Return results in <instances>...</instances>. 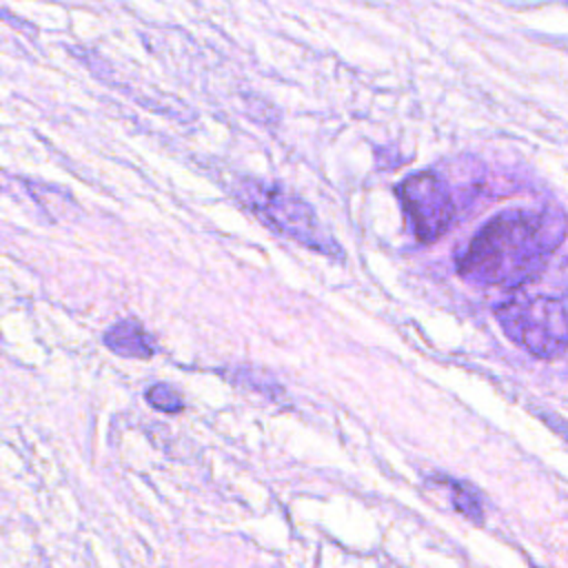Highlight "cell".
<instances>
[{"label":"cell","instance_id":"cell-4","mask_svg":"<svg viewBox=\"0 0 568 568\" xmlns=\"http://www.w3.org/2000/svg\"><path fill=\"white\" fill-rule=\"evenodd\" d=\"M402 209L419 242H435L442 237L455 215V204L446 182L433 173L422 171L406 178L397 189Z\"/></svg>","mask_w":568,"mask_h":568},{"label":"cell","instance_id":"cell-6","mask_svg":"<svg viewBox=\"0 0 568 568\" xmlns=\"http://www.w3.org/2000/svg\"><path fill=\"white\" fill-rule=\"evenodd\" d=\"M446 486L450 490V501L453 506L468 519L473 521H481V515H484V508H481V501L477 497V493L466 486V484H459V481H453V479H446Z\"/></svg>","mask_w":568,"mask_h":568},{"label":"cell","instance_id":"cell-5","mask_svg":"<svg viewBox=\"0 0 568 568\" xmlns=\"http://www.w3.org/2000/svg\"><path fill=\"white\" fill-rule=\"evenodd\" d=\"M104 344L120 357L149 359L155 353V344L144 326L135 320H120L104 333Z\"/></svg>","mask_w":568,"mask_h":568},{"label":"cell","instance_id":"cell-2","mask_svg":"<svg viewBox=\"0 0 568 568\" xmlns=\"http://www.w3.org/2000/svg\"><path fill=\"white\" fill-rule=\"evenodd\" d=\"M501 331L535 357H555L568 348V300L561 295H515L497 306Z\"/></svg>","mask_w":568,"mask_h":568},{"label":"cell","instance_id":"cell-3","mask_svg":"<svg viewBox=\"0 0 568 568\" xmlns=\"http://www.w3.org/2000/svg\"><path fill=\"white\" fill-rule=\"evenodd\" d=\"M242 202L260 217L264 224L273 226L293 242L304 244L324 255H339V246L320 224L315 211L293 193L257 180H246L240 186Z\"/></svg>","mask_w":568,"mask_h":568},{"label":"cell","instance_id":"cell-1","mask_svg":"<svg viewBox=\"0 0 568 568\" xmlns=\"http://www.w3.org/2000/svg\"><path fill=\"white\" fill-rule=\"evenodd\" d=\"M568 220L559 209H510L484 224L457 260L464 280L481 286H521L561 244Z\"/></svg>","mask_w":568,"mask_h":568},{"label":"cell","instance_id":"cell-7","mask_svg":"<svg viewBox=\"0 0 568 568\" xmlns=\"http://www.w3.org/2000/svg\"><path fill=\"white\" fill-rule=\"evenodd\" d=\"M146 399L153 408L162 413H180L184 408L182 395L171 384H155L146 390Z\"/></svg>","mask_w":568,"mask_h":568},{"label":"cell","instance_id":"cell-8","mask_svg":"<svg viewBox=\"0 0 568 568\" xmlns=\"http://www.w3.org/2000/svg\"><path fill=\"white\" fill-rule=\"evenodd\" d=\"M544 419L568 442V424H566L561 417H552V415H546V413H544Z\"/></svg>","mask_w":568,"mask_h":568}]
</instances>
